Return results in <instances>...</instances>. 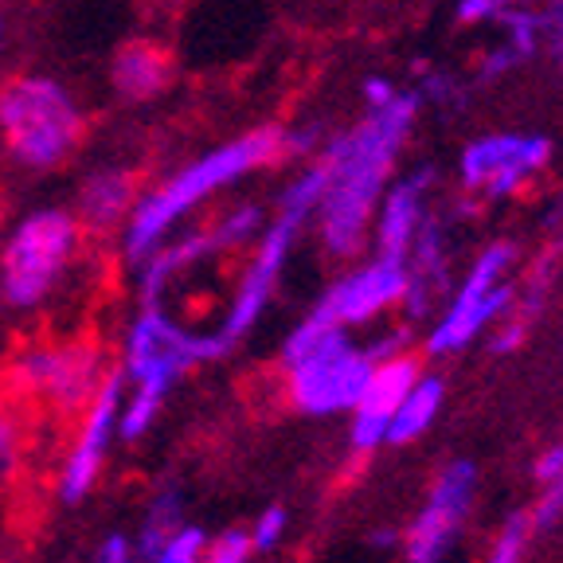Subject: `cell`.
Masks as SVG:
<instances>
[{
	"mask_svg": "<svg viewBox=\"0 0 563 563\" xmlns=\"http://www.w3.org/2000/svg\"><path fill=\"white\" fill-rule=\"evenodd\" d=\"M419 102V95L396 90L384 106H368V118L352 133L333 137L321 153V165L329 168V185L313 216L321 246L333 258H352L368 239L376 203L391 185V168L407 145Z\"/></svg>",
	"mask_w": 563,
	"mask_h": 563,
	"instance_id": "obj_1",
	"label": "cell"
},
{
	"mask_svg": "<svg viewBox=\"0 0 563 563\" xmlns=\"http://www.w3.org/2000/svg\"><path fill=\"white\" fill-rule=\"evenodd\" d=\"M286 157V130H251L243 137L228 141L220 150L203 153L200 161H192L188 168H180L176 176H168L157 192H150L125 220V255L133 263H141L145 255H153L161 243L168 239V231L185 220L196 203H203L211 192L235 185L239 176L255 173L263 165Z\"/></svg>",
	"mask_w": 563,
	"mask_h": 563,
	"instance_id": "obj_2",
	"label": "cell"
},
{
	"mask_svg": "<svg viewBox=\"0 0 563 563\" xmlns=\"http://www.w3.org/2000/svg\"><path fill=\"white\" fill-rule=\"evenodd\" d=\"M0 133L27 168H55L79 145L82 114L67 87L47 75H16L0 87Z\"/></svg>",
	"mask_w": 563,
	"mask_h": 563,
	"instance_id": "obj_3",
	"label": "cell"
},
{
	"mask_svg": "<svg viewBox=\"0 0 563 563\" xmlns=\"http://www.w3.org/2000/svg\"><path fill=\"white\" fill-rule=\"evenodd\" d=\"M125 361L122 376L130 379V391L153 396L165 404L188 368L203 361H220L228 356V344L220 333H192L180 321L165 313L161 306H145V313H137L125 329Z\"/></svg>",
	"mask_w": 563,
	"mask_h": 563,
	"instance_id": "obj_4",
	"label": "cell"
},
{
	"mask_svg": "<svg viewBox=\"0 0 563 563\" xmlns=\"http://www.w3.org/2000/svg\"><path fill=\"white\" fill-rule=\"evenodd\" d=\"M79 246V223L70 211H32L0 251V298L12 309H35L47 301L55 282Z\"/></svg>",
	"mask_w": 563,
	"mask_h": 563,
	"instance_id": "obj_5",
	"label": "cell"
},
{
	"mask_svg": "<svg viewBox=\"0 0 563 563\" xmlns=\"http://www.w3.org/2000/svg\"><path fill=\"white\" fill-rule=\"evenodd\" d=\"M512 255H517L512 243H493L477 255V263L470 266L462 286L450 298V306H442V313H434V325L427 333V352L431 356H454V352L470 349L485 329L497 325L517 306V286L505 282Z\"/></svg>",
	"mask_w": 563,
	"mask_h": 563,
	"instance_id": "obj_6",
	"label": "cell"
},
{
	"mask_svg": "<svg viewBox=\"0 0 563 563\" xmlns=\"http://www.w3.org/2000/svg\"><path fill=\"white\" fill-rule=\"evenodd\" d=\"M372 376V361L364 344L352 341L349 329H333L329 336L301 352L298 361L286 364V387L290 404L309 419H333L349 415L361 399L364 384Z\"/></svg>",
	"mask_w": 563,
	"mask_h": 563,
	"instance_id": "obj_7",
	"label": "cell"
},
{
	"mask_svg": "<svg viewBox=\"0 0 563 563\" xmlns=\"http://www.w3.org/2000/svg\"><path fill=\"white\" fill-rule=\"evenodd\" d=\"M106 376V356L98 344L67 341V344H35L20 352L12 364V387L40 399L52 411L75 415L90 404Z\"/></svg>",
	"mask_w": 563,
	"mask_h": 563,
	"instance_id": "obj_8",
	"label": "cell"
},
{
	"mask_svg": "<svg viewBox=\"0 0 563 563\" xmlns=\"http://www.w3.org/2000/svg\"><path fill=\"white\" fill-rule=\"evenodd\" d=\"M477 497V466L470 457H454L439 470L422 509L404 532L407 563H446L454 552L462 525L470 517V505Z\"/></svg>",
	"mask_w": 563,
	"mask_h": 563,
	"instance_id": "obj_9",
	"label": "cell"
},
{
	"mask_svg": "<svg viewBox=\"0 0 563 563\" xmlns=\"http://www.w3.org/2000/svg\"><path fill=\"white\" fill-rule=\"evenodd\" d=\"M125 399V376L122 372H106L98 391L90 396L87 411H82L79 434L70 442L67 457L59 466V501L63 505H79L90 497V489L102 477L110 446L118 439V415H122Z\"/></svg>",
	"mask_w": 563,
	"mask_h": 563,
	"instance_id": "obj_10",
	"label": "cell"
},
{
	"mask_svg": "<svg viewBox=\"0 0 563 563\" xmlns=\"http://www.w3.org/2000/svg\"><path fill=\"white\" fill-rule=\"evenodd\" d=\"M552 161V141L540 133H485L462 153V185L485 192L489 200L520 192V188Z\"/></svg>",
	"mask_w": 563,
	"mask_h": 563,
	"instance_id": "obj_11",
	"label": "cell"
},
{
	"mask_svg": "<svg viewBox=\"0 0 563 563\" xmlns=\"http://www.w3.org/2000/svg\"><path fill=\"white\" fill-rule=\"evenodd\" d=\"M301 223H306L301 216L278 208L274 223L263 231L255 258H251V266H246L243 278H239V290H235V298H231L228 317H223V325L216 329L228 349H235V344L258 325V317L266 313V306H271V298H274V286H278V274H282V266H286V258H290Z\"/></svg>",
	"mask_w": 563,
	"mask_h": 563,
	"instance_id": "obj_12",
	"label": "cell"
},
{
	"mask_svg": "<svg viewBox=\"0 0 563 563\" xmlns=\"http://www.w3.org/2000/svg\"><path fill=\"white\" fill-rule=\"evenodd\" d=\"M404 282H407V271L404 263L396 258H372L364 266H352L344 278H336L321 301L313 309L333 321L341 329H361V325H372L379 313L399 306V294H404Z\"/></svg>",
	"mask_w": 563,
	"mask_h": 563,
	"instance_id": "obj_13",
	"label": "cell"
},
{
	"mask_svg": "<svg viewBox=\"0 0 563 563\" xmlns=\"http://www.w3.org/2000/svg\"><path fill=\"white\" fill-rule=\"evenodd\" d=\"M419 372H422V364L415 361L411 352L372 364L368 384H364L356 407L349 411L352 415V422H349L352 454H376L379 446H387V422L396 415L399 399H404L415 379H419Z\"/></svg>",
	"mask_w": 563,
	"mask_h": 563,
	"instance_id": "obj_14",
	"label": "cell"
},
{
	"mask_svg": "<svg viewBox=\"0 0 563 563\" xmlns=\"http://www.w3.org/2000/svg\"><path fill=\"white\" fill-rule=\"evenodd\" d=\"M434 185V168L422 165L415 173L399 176L396 185H387L372 216V243H376L379 258H396L404 263L411 251V239L419 223L427 220V196Z\"/></svg>",
	"mask_w": 563,
	"mask_h": 563,
	"instance_id": "obj_15",
	"label": "cell"
},
{
	"mask_svg": "<svg viewBox=\"0 0 563 563\" xmlns=\"http://www.w3.org/2000/svg\"><path fill=\"white\" fill-rule=\"evenodd\" d=\"M114 90L125 98V102H150L173 79V63H168L165 47L150 44V40H130L122 52L114 55Z\"/></svg>",
	"mask_w": 563,
	"mask_h": 563,
	"instance_id": "obj_16",
	"label": "cell"
},
{
	"mask_svg": "<svg viewBox=\"0 0 563 563\" xmlns=\"http://www.w3.org/2000/svg\"><path fill=\"white\" fill-rule=\"evenodd\" d=\"M133 196H137V176L130 168H102L82 185L79 211L95 231H110L130 220Z\"/></svg>",
	"mask_w": 563,
	"mask_h": 563,
	"instance_id": "obj_17",
	"label": "cell"
},
{
	"mask_svg": "<svg viewBox=\"0 0 563 563\" xmlns=\"http://www.w3.org/2000/svg\"><path fill=\"white\" fill-rule=\"evenodd\" d=\"M442 404H446V379L439 372H419V379L399 399L396 415L387 422V446H407V442L422 439L431 431V422L439 419Z\"/></svg>",
	"mask_w": 563,
	"mask_h": 563,
	"instance_id": "obj_18",
	"label": "cell"
},
{
	"mask_svg": "<svg viewBox=\"0 0 563 563\" xmlns=\"http://www.w3.org/2000/svg\"><path fill=\"white\" fill-rule=\"evenodd\" d=\"M180 509H185V501H180V489H176V485H161V489L153 493V501L145 505V517H141V525H137V537H133V560L141 563L145 555H153L173 537L176 528L185 525Z\"/></svg>",
	"mask_w": 563,
	"mask_h": 563,
	"instance_id": "obj_19",
	"label": "cell"
},
{
	"mask_svg": "<svg viewBox=\"0 0 563 563\" xmlns=\"http://www.w3.org/2000/svg\"><path fill=\"white\" fill-rule=\"evenodd\" d=\"M203 544H208V532L200 525H180L157 552L145 555L141 563H200Z\"/></svg>",
	"mask_w": 563,
	"mask_h": 563,
	"instance_id": "obj_20",
	"label": "cell"
},
{
	"mask_svg": "<svg viewBox=\"0 0 563 563\" xmlns=\"http://www.w3.org/2000/svg\"><path fill=\"white\" fill-rule=\"evenodd\" d=\"M251 555H255L251 532H243V528H228V532H220L216 540L203 544L200 563H251Z\"/></svg>",
	"mask_w": 563,
	"mask_h": 563,
	"instance_id": "obj_21",
	"label": "cell"
},
{
	"mask_svg": "<svg viewBox=\"0 0 563 563\" xmlns=\"http://www.w3.org/2000/svg\"><path fill=\"white\" fill-rule=\"evenodd\" d=\"M286 528H290V512L282 509V505H271V509L258 512V520L246 532H251L255 552H274L282 544V537H286Z\"/></svg>",
	"mask_w": 563,
	"mask_h": 563,
	"instance_id": "obj_22",
	"label": "cell"
},
{
	"mask_svg": "<svg viewBox=\"0 0 563 563\" xmlns=\"http://www.w3.org/2000/svg\"><path fill=\"white\" fill-rule=\"evenodd\" d=\"M525 540H528V517H509L501 528V537L493 540L489 563H520L525 560Z\"/></svg>",
	"mask_w": 563,
	"mask_h": 563,
	"instance_id": "obj_23",
	"label": "cell"
},
{
	"mask_svg": "<svg viewBox=\"0 0 563 563\" xmlns=\"http://www.w3.org/2000/svg\"><path fill=\"white\" fill-rule=\"evenodd\" d=\"M411 341H415V329L404 321V325L384 329L376 341L364 344V352H368L372 364H379V361H391V356H404V352H411Z\"/></svg>",
	"mask_w": 563,
	"mask_h": 563,
	"instance_id": "obj_24",
	"label": "cell"
},
{
	"mask_svg": "<svg viewBox=\"0 0 563 563\" xmlns=\"http://www.w3.org/2000/svg\"><path fill=\"white\" fill-rule=\"evenodd\" d=\"M563 517V474L540 485V501L528 517V528H552Z\"/></svg>",
	"mask_w": 563,
	"mask_h": 563,
	"instance_id": "obj_25",
	"label": "cell"
},
{
	"mask_svg": "<svg viewBox=\"0 0 563 563\" xmlns=\"http://www.w3.org/2000/svg\"><path fill=\"white\" fill-rule=\"evenodd\" d=\"M90 563H137L133 560V540L125 537V532H110V537L95 548Z\"/></svg>",
	"mask_w": 563,
	"mask_h": 563,
	"instance_id": "obj_26",
	"label": "cell"
},
{
	"mask_svg": "<svg viewBox=\"0 0 563 563\" xmlns=\"http://www.w3.org/2000/svg\"><path fill=\"white\" fill-rule=\"evenodd\" d=\"M512 0H457V20L462 24H482V20H497Z\"/></svg>",
	"mask_w": 563,
	"mask_h": 563,
	"instance_id": "obj_27",
	"label": "cell"
},
{
	"mask_svg": "<svg viewBox=\"0 0 563 563\" xmlns=\"http://www.w3.org/2000/svg\"><path fill=\"white\" fill-rule=\"evenodd\" d=\"M20 454V439H16V422L0 411V477H9L12 466H16Z\"/></svg>",
	"mask_w": 563,
	"mask_h": 563,
	"instance_id": "obj_28",
	"label": "cell"
},
{
	"mask_svg": "<svg viewBox=\"0 0 563 563\" xmlns=\"http://www.w3.org/2000/svg\"><path fill=\"white\" fill-rule=\"evenodd\" d=\"M563 474V442H555V446H548L544 454L537 457V466H532V477H537V485L552 482V477Z\"/></svg>",
	"mask_w": 563,
	"mask_h": 563,
	"instance_id": "obj_29",
	"label": "cell"
},
{
	"mask_svg": "<svg viewBox=\"0 0 563 563\" xmlns=\"http://www.w3.org/2000/svg\"><path fill=\"white\" fill-rule=\"evenodd\" d=\"M391 95H396V87H391L387 79H379V75L376 79H364V102L368 106H384Z\"/></svg>",
	"mask_w": 563,
	"mask_h": 563,
	"instance_id": "obj_30",
	"label": "cell"
},
{
	"mask_svg": "<svg viewBox=\"0 0 563 563\" xmlns=\"http://www.w3.org/2000/svg\"><path fill=\"white\" fill-rule=\"evenodd\" d=\"M376 544H396V532H376Z\"/></svg>",
	"mask_w": 563,
	"mask_h": 563,
	"instance_id": "obj_31",
	"label": "cell"
},
{
	"mask_svg": "<svg viewBox=\"0 0 563 563\" xmlns=\"http://www.w3.org/2000/svg\"><path fill=\"white\" fill-rule=\"evenodd\" d=\"M555 27H560V47H563V9H560V16H555Z\"/></svg>",
	"mask_w": 563,
	"mask_h": 563,
	"instance_id": "obj_32",
	"label": "cell"
}]
</instances>
